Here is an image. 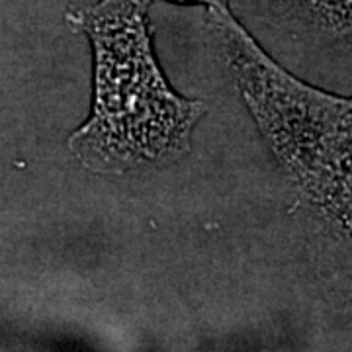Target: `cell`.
Listing matches in <instances>:
<instances>
[{"label":"cell","mask_w":352,"mask_h":352,"mask_svg":"<svg viewBox=\"0 0 352 352\" xmlns=\"http://www.w3.org/2000/svg\"><path fill=\"white\" fill-rule=\"evenodd\" d=\"M96 43V100L71 147L88 168L124 173L188 149L204 106L173 94L153 61L138 0H106L90 14Z\"/></svg>","instance_id":"obj_1"}]
</instances>
